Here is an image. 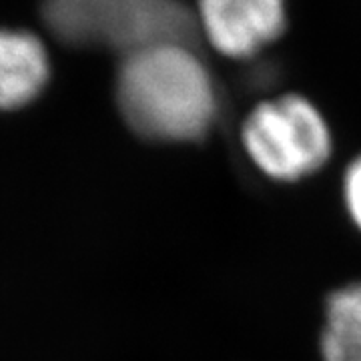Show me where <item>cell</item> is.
<instances>
[{
    "label": "cell",
    "mask_w": 361,
    "mask_h": 361,
    "mask_svg": "<svg viewBox=\"0 0 361 361\" xmlns=\"http://www.w3.org/2000/svg\"><path fill=\"white\" fill-rule=\"evenodd\" d=\"M115 97L142 139L193 142L215 127L219 92L195 44L169 42L121 56Z\"/></svg>",
    "instance_id": "cell-1"
},
{
    "label": "cell",
    "mask_w": 361,
    "mask_h": 361,
    "mask_svg": "<svg viewBox=\"0 0 361 361\" xmlns=\"http://www.w3.org/2000/svg\"><path fill=\"white\" fill-rule=\"evenodd\" d=\"M40 14L61 42L121 56L157 44L199 42L195 11L183 0H42Z\"/></svg>",
    "instance_id": "cell-2"
},
{
    "label": "cell",
    "mask_w": 361,
    "mask_h": 361,
    "mask_svg": "<svg viewBox=\"0 0 361 361\" xmlns=\"http://www.w3.org/2000/svg\"><path fill=\"white\" fill-rule=\"evenodd\" d=\"M241 147L263 177L301 183L327 165L334 155V135L322 111L291 92L255 104L247 113Z\"/></svg>",
    "instance_id": "cell-3"
},
{
    "label": "cell",
    "mask_w": 361,
    "mask_h": 361,
    "mask_svg": "<svg viewBox=\"0 0 361 361\" xmlns=\"http://www.w3.org/2000/svg\"><path fill=\"white\" fill-rule=\"evenodd\" d=\"M199 37L229 59L267 49L285 28V0H197Z\"/></svg>",
    "instance_id": "cell-4"
},
{
    "label": "cell",
    "mask_w": 361,
    "mask_h": 361,
    "mask_svg": "<svg viewBox=\"0 0 361 361\" xmlns=\"http://www.w3.org/2000/svg\"><path fill=\"white\" fill-rule=\"evenodd\" d=\"M51 80L47 44L32 30L0 26V111L37 101Z\"/></svg>",
    "instance_id": "cell-5"
},
{
    "label": "cell",
    "mask_w": 361,
    "mask_h": 361,
    "mask_svg": "<svg viewBox=\"0 0 361 361\" xmlns=\"http://www.w3.org/2000/svg\"><path fill=\"white\" fill-rule=\"evenodd\" d=\"M322 361H361V279L331 291L319 336Z\"/></svg>",
    "instance_id": "cell-6"
},
{
    "label": "cell",
    "mask_w": 361,
    "mask_h": 361,
    "mask_svg": "<svg viewBox=\"0 0 361 361\" xmlns=\"http://www.w3.org/2000/svg\"><path fill=\"white\" fill-rule=\"evenodd\" d=\"M341 197L351 225L361 233V155L353 157L343 171Z\"/></svg>",
    "instance_id": "cell-7"
}]
</instances>
